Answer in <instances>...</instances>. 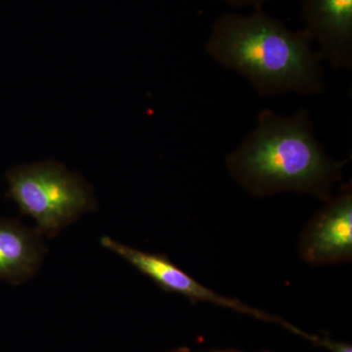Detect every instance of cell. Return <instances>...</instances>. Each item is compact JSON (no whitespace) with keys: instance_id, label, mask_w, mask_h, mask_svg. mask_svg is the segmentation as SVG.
<instances>
[{"instance_id":"cell-2","label":"cell","mask_w":352,"mask_h":352,"mask_svg":"<svg viewBox=\"0 0 352 352\" xmlns=\"http://www.w3.org/2000/svg\"><path fill=\"white\" fill-rule=\"evenodd\" d=\"M226 162L233 179L252 196L295 192L327 201L347 161L326 154L315 138L309 110L302 108L292 116L264 109L256 127Z\"/></svg>"},{"instance_id":"cell-6","label":"cell","mask_w":352,"mask_h":352,"mask_svg":"<svg viewBox=\"0 0 352 352\" xmlns=\"http://www.w3.org/2000/svg\"><path fill=\"white\" fill-rule=\"evenodd\" d=\"M302 31L318 44L322 61L352 68V0H302Z\"/></svg>"},{"instance_id":"cell-8","label":"cell","mask_w":352,"mask_h":352,"mask_svg":"<svg viewBox=\"0 0 352 352\" xmlns=\"http://www.w3.org/2000/svg\"><path fill=\"white\" fill-rule=\"evenodd\" d=\"M316 346L324 347L331 352H352L351 344L347 342H338V340L330 339L328 337H318Z\"/></svg>"},{"instance_id":"cell-3","label":"cell","mask_w":352,"mask_h":352,"mask_svg":"<svg viewBox=\"0 0 352 352\" xmlns=\"http://www.w3.org/2000/svg\"><path fill=\"white\" fill-rule=\"evenodd\" d=\"M6 179L21 214L36 220V230L50 238L97 208L90 185L57 162L16 166Z\"/></svg>"},{"instance_id":"cell-1","label":"cell","mask_w":352,"mask_h":352,"mask_svg":"<svg viewBox=\"0 0 352 352\" xmlns=\"http://www.w3.org/2000/svg\"><path fill=\"white\" fill-rule=\"evenodd\" d=\"M312 44L302 30L293 31L258 8L217 18L205 50L217 63L244 76L261 96H312L326 88L323 61Z\"/></svg>"},{"instance_id":"cell-11","label":"cell","mask_w":352,"mask_h":352,"mask_svg":"<svg viewBox=\"0 0 352 352\" xmlns=\"http://www.w3.org/2000/svg\"><path fill=\"white\" fill-rule=\"evenodd\" d=\"M212 352H240V351H212Z\"/></svg>"},{"instance_id":"cell-5","label":"cell","mask_w":352,"mask_h":352,"mask_svg":"<svg viewBox=\"0 0 352 352\" xmlns=\"http://www.w3.org/2000/svg\"><path fill=\"white\" fill-rule=\"evenodd\" d=\"M325 201L300 236V256L310 265H335L352 258L351 182Z\"/></svg>"},{"instance_id":"cell-4","label":"cell","mask_w":352,"mask_h":352,"mask_svg":"<svg viewBox=\"0 0 352 352\" xmlns=\"http://www.w3.org/2000/svg\"><path fill=\"white\" fill-rule=\"evenodd\" d=\"M100 244L108 251L113 252L131 264L142 274L149 277L164 291L186 296L193 302L214 303L241 314L251 315L261 320L274 322L285 328L288 326V322L280 319L279 317L271 316L256 308L248 307L239 300L220 296L212 289L203 286L200 282L196 281L194 278L180 270L168 256L140 251L135 248L117 242L108 236L101 238Z\"/></svg>"},{"instance_id":"cell-7","label":"cell","mask_w":352,"mask_h":352,"mask_svg":"<svg viewBox=\"0 0 352 352\" xmlns=\"http://www.w3.org/2000/svg\"><path fill=\"white\" fill-rule=\"evenodd\" d=\"M45 252L43 235L36 228L0 219V280L20 285L32 279Z\"/></svg>"},{"instance_id":"cell-9","label":"cell","mask_w":352,"mask_h":352,"mask_svg":"<svg viewBox=\"0 0 352 352\" xmlns=\"http://www.w3.org/2000/svg\"><path fill=\"white\" fill-rule=\"evenodd\" d=\"M228 6L243 8V7H252L254 9L263 8L264 4L270 2V0H219Z\"/></svg>"},{"instance_id":"cell-10","label":"cell","mask_w":352,"mask_h":352,"mask_svg":"<svg viewBox=\"0 0 352 352\" xmlns=\"http://www.w3.org/2000/svg\"><path fill=\"white\" fill-rule=\"evenodd\" d=\"M171 352H190V351L187 349H176V351H173Z\"/></svg>"}]
</instances>
